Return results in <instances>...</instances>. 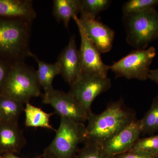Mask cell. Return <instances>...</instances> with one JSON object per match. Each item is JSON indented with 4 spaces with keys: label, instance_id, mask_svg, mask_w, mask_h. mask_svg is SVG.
I'll return each instance as SVG.
<instances>
[{
    "label": "cell",
    "instance_id": "obj_1",
    "mask_svg": "<svg viewBox=\"0 0 158 158\" xmlns=\"http://www.w3.org/2000/svg\"><path fill=\"white\" fill-rule=\"evenodd\" d=\"M136 119L135 111L128 107L123 99L111 102L101 113L92 112L89 114L84 142H92L102 146Z\"/></svg>",
    "mask_w": 158,
    "mask_h": 158
},
{
    "label": "cell",
    "instance_id": "obj_2",
    "mask_svg": "<svg viewBox=\"0 0 158 158\" xmlns=\"http://www.w3.org/2000/svg\"><path fill=\"white\" fill-rule=\"evenodd\" d=\"M33 21L0 16V58L14 64L24 62L33 53L30 40Z\"/></svg>",
    "mask_w": 158,
    "mask_h": 158
},
{
    "label": "cell",
    "instance_id": "obj_3",
    "mask_svg": "<svg viewBox=\"0 0 158 158\" xmlns=\"http://www.w3.org/2000/svg\"><path fill=\"white\" fill-rule=\"evenodd\" d=\"M37 70L24 62L12 64L0 94L23 104L41 94Z\"/></svg>",
    "mask_w": 158,
    "mask_h": 158
},
{
    "label": "cell",
    "instance_id": "obj_4",
    "mask_svg": "<svg viewBox=\"0 0 158 158\" xmlns=\"http://www.w3.org/2000/svg\"><path fill=\"white\" fill-rule=\"evenodd\" d=\"M126 41L135 49H144L158 39V11L156 9L123 15Z\"/></svg>",
    "mask_w": 158,
    "mask_h": 158
},
{
    "label": "cell",
    "instance_id": "obj_5",
    "mask_svg": "<svg viewBox=\"0 0 158 158\" xmlns=\"http://www.w3.org/2000/svg\"><path fill=\"white\" fill-rule=\"evenodd\" d=\"M53 140L44 150L54 158H74L79 144L84 143L86 126L69 118L61 117Z\"/></svg>",
    "mask_w": 158,
    "mask_h": 158
},
{
    "label": "cell",
    "instance_id": "obj_6",
    "mask_svg": "<svg viewBox=\"0 0 158 158\" xmlns=\"http://www.w3.org/2000/svg\"><path fill=\"white\" fill-rule=\"evenodd\" d=\"M156 54V51L154 47L134 50L110 65V70L115 73L116 78L124 77L146 81L148 79L150 65Z\"/></svg>",
    "mask_w": 158,
    "mask_h": 158
},
{
    "label": "cell",
    "instance_id": "obj_7",
    "mask_svg": "<svg viewBox=\"0 0 158 158\" xmlns=\"http://www.w3.org/2000/svg\"><path fill=\"white\" fill-rule=\"evenodd\" d=\"M111 80L107 76L96 74L84 73L70 86L69 93L88 114L92 113L91 106L100 94L110 90Z\"/></svg>",
    "mask_w": 158,
    "mask_h": 158
},
{
    "label": "cell",
    "instance_id": "obj_8",
    "mask_svg": "<svg viewBox=\"0 0 158 158\" xmlns=\"http://www.w3.org/2000/svg\"><path fill=\"white\" fill-rule=\"evenodd\" d=\"M43 102L51 105L61 118L83 123L88 120V112L69 92L54 88L47 95L43 96Z\"/></svg>",
    "mask_w": 158,
    "mask_h": 158
},
{
    "label": "cell",
    "instance_id": "obj_9",
    "mask_svg": "<svg viewBox=\"0 0 158 158\" xmlns=\"http://www.w3.org/2000/svg\"><path fill=\"white\" fill-rule=\"evenodd\" d=\"M78 28L81 43L79 50L83 73L96 74L107 76L110 65L102 60L99 51L87 37L77 16L73 17Z\"/></svg>",
    "mask_w": 158,
    "mask_h": 158
},
{
    "label": "cell",
    "instance_id": "obj_10",
    "mask_svg": "<svg viewBox=\"0 0 158 158\" xmlns=\"http://www.w3.org/2000/svg\"><path fill=\"white\" fill-rule=\"evenodd\" d=\"M57 62L60 66V75L70 86L82 75L81 64L74 35L71 36L68 45L59 54Z\"/></svg>",
    "mask_w": 158,
    "mask_h": 158
},
{
    "label": "cell",
    "instance_id": "obj_11",
    "mask_svg": "<svg viewBox=\"0 0 158 158\" xmlns=\"http://www.w3.org/2000/svg\"><path fill=\"white\" fill-rule=\"evenodd\" d=\"M142 133L141 119H136L102 145L105 152L114 156L131 150Z\"/></svg>",
    "mask_w": 158,
    "mask_h": 158
},
{
    "label": "cell",
    "instance_id": "obj_12",
    "mask_svg": "<svg viewBox=\"0 0 158 158\" xmlns=\"http://www.w3.org/2000/svg\"><path fill=\"white\" fill-rule=\"evenodd\" d=\"M79 20L87 37L100 52H110L115 38L114 31L96 19L81 16Z\"/></svg>",
    "mask_w": 158,
    "mask_h": 158
},
{
    "label": "cell",
    "instance_id": "obj_13",
    "mask_svg": "<svg viewBox=\"0 0 158 158\" xmlns=\"http://www.w3.org/2000/svg\"><path fill=\"white\" fill-rule=\"evenodd\" d=\"M27 144L23 131L18 123H0V153L19 152Z\"/></svg>",
    "mask_w": 158,
    "mask_h": 158
},
{
    "label": "cell",
    "instance_id": "obj_14",
    "mask_svg": "<svg viewBox=\"0 0 158 158\" xmlns=\"http://www.w3.org/2000/svg\"><path fill=\"white\" fill-rule=\"evenodd\" d=\"M0 16L33 21L37 13L31 0H0Z\"/></svg>",
    "mask_w": 158,
    "mask_h": 158
},
{
    "label": "cell",
    "instance_id": "obj_15",
    "mask_svg": "<svg viewBox=\"0 0 158 158\" xmlns=\"http://www.w3.org/2000/svg\"><path fill=\"white\" fill-rule=\"evenodd\" d=\"M32 57L36 60L38 64L37 78L40 85L44 90L43 96H45L54 89L53 81L55 77L60 74V66L57 62L51 64L41 61L34 54H32Z\"/></svg>",
    "mask_w": 158,
    "mask_h": 158
},
{
    "label": "cell",
    "instance_id": "obj_16",
    "mask_svg": "<svg viewBox=\"0 0 158 158\" xmlns=\"http://www.w3.org/2000/svg\"><path fill=\"white\" fill-rule=\"evenodd\" d=\"M81 12L80 0H54L52 13L59 23L68 28L71 19Z\"/></svg>",
    "mask_w": 158,
    "mask_h": 158
},
{
    "label": "cell",
    "instance_id": "obj_17",
    "mask_svg": "<svg viewBox=\"0 0 158 158\" xmlns=\"http://www.w3.org/2000/svg\"><path fill=\"white\" fill-rule=\"evenodd\" d=\"M24 104L0 94V118L8 123H18L19 118L24 110Z\"/></svg>",
    "mask_w": 158,
    "mask_h": 158
},
{
    "label": "cell",
    "instance_id": "obj_18",
    "mask_svg": "<svg viewBox=\"0 0 158 158\" xmlns=\"http://www.w3.org/2000/svg\"><path fill=\"white\" fill-rule=\"evenodd\" d=\"M24 111L25 113V125L27 127L45 128L56 131L50 123V118L55 113H46L40 108L31 104L30 102L26 104Z\"/></svg>",
    "mask_w": 158,
    "mask_h": 158
},
{
    "label": "cell",
    "instance_id": "obj_19",
    "mask_svg": "<svg viewBox=\"0 0 158 158\" xmlns=\"http://www.w3.org/2000/svg\"><path fill=\"white\" fill-rule=\"evenodd\" d=\"M141 119L143 134L152 135L158 132V94L153 99L149 110Z\"/></svg>",
    "mask_w": 158,
    "mask_h": 158
},
{
    "label": "cell",
    "instance_id": "obj_20",
    "mask_svg": "<svg viewBox=\"0 0 158 158\" xmlns=\"http://www.w3.org/2000/svg\"><path fill=\"white\" fill-rule=\"evenodd\" d=\"M81 16L95 19L101 12L109 8L110 0H80Z\"/></svg>",
    "mask_w": 158,
    "mask_h": 158
},
{
    "label": "cell",
    "instance_id": "obj_21",
    "mask_svg": "<svg viewBox=\"0 0 158 158\" xmlns=\"http://www.w3.org/2000/svg\"><path fill=\"white\" fill-rule=\"evenodd\" d=\"M158 0H130L123 4L122 10L123 15L140 13L156 9Z\"/></svg>",
    "mask_w": 158,
    "mask_h": 158
},
{
    "label": "cell",
    "instance_id": "obj_22",
    "mask_svg": "<svg viewBox=\"0 0 158 158\" xmlns=\"http://www.w3.org/2000/svg\"><path fill=\"white\" fill-rule=\"evenodd\" d=\"M84 146L79 151L77 158H114L107 153L102 145L92 142H85Z\"/></svg>",
    "mask_w": 158,
    "mask_h": 158
},
{
    "label": "cell",
    "instance_id": "obj_23",
    "mask_svg": "<svg viewBox=\"0 0 158 158\" xmlns=\"http://www.w3.org/2000/svg\"><path fill=\"white\" fill-rule=\"evenodd\" d=\"M131 150L144 152L158 157V134L139 138Z\"/></svg>",
    "mask_w": 158,
    "mask_h": 158
},
{
    "label": "cell",
    "instance_id": "obj_24",
    "mask_svg": "<svg viewBox=\"0 0 158 158\" xmlns=\"http://www.w3.org/2000/svg\"><path fill=\"white\" fill-rule=\"evenodd\" d=\"M114 158H158V157L144 152L130 150L114 156Z\"/></svg>",
    "mask_w": 158,
    "mask_h": 158
},
{
    "label": "cell",
    "instance_id": "obj_25",
    "mask_svg": "<svg viewBox=\"0 0 158 158\" xmlns=\"http://www.w3.org/2000/svg\"><path fill=\"white\" fill-rule=\"evenodd\" d=\"M12 64L0 58V91L2 88Z\"/></svg>",
    "mask_w": 158,
    "mask_h": 158
},
{
    "label": "cell",
    "instance_id": "obj_26",
    "mask_svg": "<svg viewBox=\"0 0 158 158\" xmlns=\"http://www.w3.org/2000/svg\"><path fill=\"white\" fill-rule=\"evenodd\" d=\"M148 79L154 82L158 85V68L151 69L148 75Z\"/></svg>",
    "mask_w": 158,
    "mask_h": 158
},
{
    "label": "cell",
    "instance_id": "obj_27",
    "mask_svg": "<svg viewBox=\"0 0 158 158\" xmlns=\"http://www.w3.org/2000/svg\"><path fill=\"white\" fill-rule=\"evenodd\" d=\"M42 158V156H39L37 157L34 158ZM3 158H23L19 157L17 156H15L14 154H6L3 155Z\"/></svg>",
    "mask_w": 158,
    "mask_h": 158
},
{
    "label": "cell",
    "instance_id": "obj_28",
    "mask_svg": "<svg viewBox=\"0 0 158 158\" xmlns=\"http://www.w3.org/2000/svg\"><path fill=\"white\" fill-rule=\"evenodd\" d=\"M42 158H54L52 156L50 155L47 152L44 151V152L43 154L42 155Z\"/></svg>",
    "mask_w": 158,
    "mask_h": 158
},
{
    "label": "cell",
    "instance_id": "obj_29",
    "mask_svg": "<svg viewBox=\"0 0 158 158\" xmlns=\"http://www.w3.org/2000/svg\"><path fill=\"white\" fill-rule=\"evenodd\" d=\"M0 158H3V156H2V154L0 153Z\"/></svg>",
    "mask_w": 158,
    "mask_h": 158
},
{
    "label": "cell",
    "instance_id": "obj_30",
    "mask_svg": "<svg viewBox=\"0 0 158 158\" xmlns=\"http://www.w3.org/2000/svg\"><path fill=\"white\" fill-rule=\"evenodd\" d=\"M1 122H2V120H1V118H0V123H1Z\"/></svg>",
    "mask_w": 158,
    "mask_h": 158
}]
</instances>
